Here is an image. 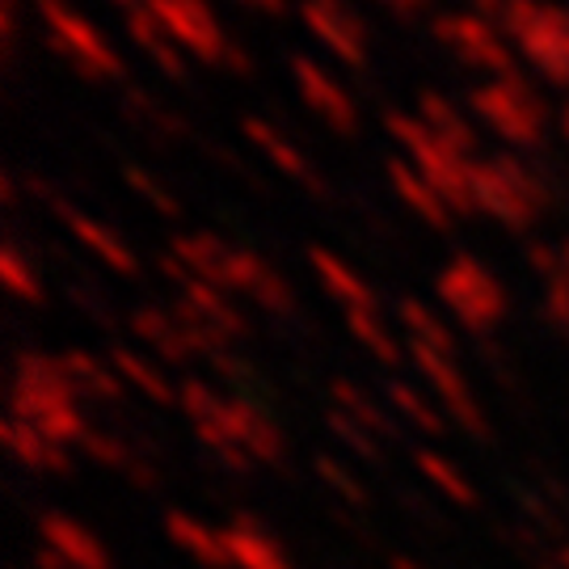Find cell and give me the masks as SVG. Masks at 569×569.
I'll list each match as a JSON object with an SVG mask.
<instances>
[{
    "label": "cell",
    "instance_id": "obj_10",
    "mask_svg": "<svg viewBox=\"0 0 569 569\" xmlns=\"http://www.w3.org/2000/svg\"><path fill=\"white\" fill-rule=\"evenodd\" d=\"M291 84H296L300 102L326 122V127H333V131H355L359 102H355V93L346 89V81L333 68H326V63L312 60V56H296L291 60Z\"/></svg>",
    "mask_w": 569,
    "mask_h": 569
},
{
    "label": "cell",
    "instance_id": "obj_2",
    "mask_svg": "<svg viewBox=\"0 0 569 569\" xmlns=\"http://www.w3.org/2000/svg\"><path fill=\"white\" fill-rule=\"evenodd\" d=\"M477 13L493 18L515 42L519 60L545 81L569 84V4L552 0H468Z\"/></svg>",
    "mask_w": 569,
    "mask_h": 569
},
{
    "label": "cell",
    "instance_id": "obj_16",
    "mask_svg": "<svg viewBox=\"0 0 569 569\" xmlns=\"http://www.w3.org/2000/svg\"><path fill=\"white\" fill-rule=\"evenodd\" d=\"M418 119H427L430 127H435L439 136H448V140H460L477 148V136H472V122L465 119V110L451 106L448 98H439V93H422V98H418Z\"/></svg>",
    "mask_w": 569,
    "mask_h": 569
},
{
    "label": "cell",
    "instance_id": "obj_13",
    "mask_svg": "<svg viewBox=\"0 0 569 569\" xmlns=\"http://www.w3.org/2000/svg\"><path fill=\"white\" fill-rule=\"evenodd\" d=\"M110 9H114V18L122 21L127 39L136 42L148 60L157 63V68H164V72H173V77H182V68L190 60L173 47V39L161 30V21L148 13V4H143V0H110Z\"/></svg>",
    "mask_w": 569,
    "mask_h": 569
},
{
    "label": "cell",
    "instance_id": "obj_15",
    "mask_svg": "<svg viewBox=\"0 0 569 569\" xmlns=\"http://www.w3.org/2000/svg\"><path fill=\"white\" fill-rule=\"evenodd\" d=\"M388 182H392V190H397V199L418 216V220H427V224H451L456 220V211H451V203L435 190V186L413 169L409 161H388Z\"/></svg>",
    "mask_w": 569,
    "mask_h": 569
},
{
    "label": "cell",
    "instance_id": "obj_18",
    "mask_svg": "<svg viewBox=\"0 0 569 569\" xmlns=\"http://www.w3.org/2000/svg\"><path fill=\"white\" fill-rule=\"evenodd\" d=\"M376 4H380V9H388L392 18H422L430 0H376Z\"/></svg>",
    "mask_w": 569,
    "mask_h": 569
},
{
    "label": "cell",
    "instance_id": "obj_6",
    "mask_svg": "<svg viewBox=\"0 0 569 569\" xmlns=\"http://www.w3.org/2000/svg\"><path fill=\"white\" fill-rule=\"evenodd\" d=\"M472 114L486 122L498 140H507L510 148H531L540 143L545 127H549V114L540 98L531 93L519 77H498V81H481L472 89Z\"/></svg>",
    "mask_w": 569,
    "mask_h": 569
},
{
    "label": "cell",
    "instance_id": "obj_17",
    "mask_svg": "<svg viewBox=\"0 0 569 569\" xmlns=\"http://www.w3.org/2000/svg\"><path fill=\"white\" fill-rule=\"evenodd\" d=\"M0 274H4L9 291L21 296V300H34V296H39V274H34V266L21 258L18 244H4V253H0Z\"/></svg>",
    "mask_w": 569,
    "mask_h": 569
},
{
    "label": "cell",
    "instance_id": "obj_4",
    "mask_svg": "<svg viewBox=\"0 0 569 569\" xmlns=\"http://www.w3.org/2000/svg\"><path fill=\"white\" fill-rule=\"evenodd\" d=\"M549 203L545 182L531 173L519 157H481L472 173V211H481L489 220L507 228L531 224Z\"/></svg>",
    "mask_w": 569,
    "mask_h": 569
},
{
    "label": "cell",
    "instance_id": "obj_9",
    "mask_svg": "<svg viewBox=\"0 0 569 569\" xmlns=\"http://www.w3.org/2000/svg\"><path fill=\"white\" fill-rule=\"evenodd\" d=\"M300 26L333 63L359 68L371 56V34L346 0H300Z\"/></svg>",
    "mask_w": 569,
    "mask_h": 569
},
{
    "label": "cell",
    "instance_id": "obj_12",
    "mask_svg": "<svg viewBox=\"0 0 569 569\" xmlns=\"http://www.w3.org/2000/svg\"><path fill=\"white\" fill-rule=\"evenodd\" d=\"M56 207H60L63 228L72 232V241L81 244L84 253H93L98 262L110 266V270H119V274H131V270L140 266V258L131 253V244L122 241V237L110 224L93 220V216H84V211L77 203H56Z\"/></svg>",
    "mask_w": 569,
    "mask_h": 569
},
{
    "label": "cell",
    "instance_id": "obj_14",
    "mask_svg": "<svg viewBox=\"0 0 569 569\" xmlns=\"http://www.w3.org/2000/svg\"><path fill=\"white\" fill-rule=\"evenodd\" d=\"M308 266H312L317 283L338 300V308L346 312V321H355V317H363V312H376V296H371V287L363 283V274L346 262V258H338L333 249H312V253H308Z\"/></svg>",
    "mask_w": 569,
    "mask_h": 569
},
{
    "label": "cell",
    "instance_id": "obj_21",
    "mask_svg": "<svg viewBox=\"0 0 569 569\" xmlns=\"http://www.w3.org/2000/svg\"><path fill=\"white\" fill-rule=\"evenodd\" d=\"M561 136H566V140H569V106H566V110H561Z\"/></svg>",
    "mask_w": 569,
    "mask_h": 569
},
{
    "label": "cell",
    "instance_id": "obj_7",
    "mask_svg": "<svg viewBox=\"0 0 569 569\" xmlns=\"http://www.w3.org/2000/svg\"><path fill=\"white\" fill-rule=\"evenodd\" d=\"M148 13L161 21V30L173 39V47L186 60L224 63L232 60V42L224 34V21L207 0H143Z\"/></svg>",
    "mask_w": 569,
    "mask_h": 569
},
{
    "label": "cell",
    "instance_id": "obj_19",
    "mask_svg": "<svg viewBox=\"0 0 569 569\" xmlns=\"http://www.w3.org/2000/svg\"><path fill=\"white\" fill-rule=\"evenodd\" d=\"M244 9H253V13H279L283 9V0H241Z\"/></svg>",
    "mask_w": 569,
    "mask_h": 569
},
{
    "label": "cell",
    "instance_id": "obj_1",
    "mask_svg": "<svg viewBox=\"0 0 569 569\" xmlns=\"http://www.w3.org/2000/svg\"><path fill=\"white\" fill-rule=\"evenodd\" d=\"M385 127L388 140L397 143V152H401V161L413 164L448 199L456 216H468L472 211V173H477L481 152L472 143L439 136L427 119H418V110H392Z\"/></svg>",
    "mask_w": 569,
    "mask_h": 569
},
{
    "label": "cell",
    "instance_id": "obj_20",
    "mask_svg": "<svg viewBox=\"0 0 569 569\" xmlns=\"http://www.w3.org/2000/svg\"><path fill=\"white\" fill-rule=\"evenodd\" d=\"M561 270H566V279H569V241L561 244Z\"/></svg>",
    "mask_w": 569,
    "mask_h": 569
},
{
    "label": "cell",
    "instance_id": "obj_11",
    "mask_svg": "<svg viewBox=\"0 0 569 569\" xmlns=\"http://www.w3.org/2000/svg\"><path fill=\"white\" fill-rule=\"evenodd\" d=\"M241 131H244V140H249V148H253L262 161H270V169H279L283 178H291V182H312V178H317L312 157L287 136L279 122L249 114V119L241 122Z\"/></svg>",
    "mask_w": 569,
    "mask_h": 569
},
{
    "label": "cell",
    "instance_id": "obj_5",
    "mask_svg": "<svg viewBox=\"0 0 569 569\" xmlns=\"http://www.w3.org/2000/svg\"><path fill=\"white\" fill-rule=\"evenodd\" d=\"M435 39L448 47L472 72H486V81L519 77V51L507 39V30L477 9H448L435 18Z\"/></svg>",
    "mask_w": 569,
    "mask_h": 569
},
{
    "label": "cell",
    "instance_id": "obj_3",
    "mask_svg": "<svg viewBox=\"0 0 569 569\" xmlns=\"http://www.w3.org/2000/svg\"><path fill=\"white\" fill-rule=\"evenodd\" d=\"M34 18L47 47L60 56L68 68H77L89 81H114L122 72V60L114 51V42L106 39L93 26V18H84L72 0H39Z\"/></svg>",
    "mask_w": 569,
    "mask_h": 569
},
{
    "label": "cell",
    "instance_id": "obj_8",
    "mask_svg": "<svg viewBox=\"0 0 569 569\" xmlns=\"http://www.w3.org/2000/svg\"><path fill=\"white\" fill-rule=\"evenodd\" d=\"M439 300L472 329L493 326L502 317V308H507V296H502L498 279L477 258H451L439 270Z\"/></svg>",
    "mask_w": 569,
    "mask_h": 569
}]
</instances>
